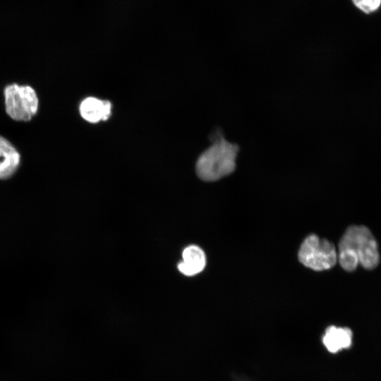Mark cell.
<instances>
[{"label": "cell", "mask_w": 381, "mask_h": 381, "mask_svg": "<svg viewBox=\"0 0 381 381\" xmlns=\"http://www.w3.org/2000/svg\"><path fill=\"white\" fill-rule=\"evenodd\" d=\"M353 5L365 14L375 12L381 6V0H351Z\"/></svg>", "instance_id": "9"}, {"label": "cell", "mask_w": 381, "mask_h": 381, "mask_svg": "<svg viewBox=\"0 0 381 381\" xmlns=\"http://www.w3.org/2000/svg\"><path fill=\"white\" fill-rule=\"evenodd\" d=\"M111 104L107 100L95 97H87L80 104L81 116L90 123H97L108 119L111 114Z\"/></svg>", "instance_id": "7"}, {"label": "cell", "mask_w": 381, "mask_h": 381, "mask_svg": "<svg viewBox=\"0 0 381 381\" xmlns=\"http://www.w3.org/2000/svg\"><path fill=\"white\" fill-rule=\"evenodd\" d=\"M21 155L6 138L0 135V180L11 178L18 171Z\"/></svg>", "instance_id": "5"}, {"label": "cell", "mask_w": 381, "mask_h": 381, "mask_svg": "<svg viewBox=\"0 0 381 381\" xmlns=\"http://www.w3.org/2000/svg\"><path fill=\"white\" fill-rule=\"evenodd\" d=\"M3 95L5 111L12 120L28 122L37 114L40 100L32 86L10 83L4 87Z\"/></svg>", "instance_id": "2"}, {"label": "cell", "mask_w": 381, "mask_h": 381, "mask_svg": "<svg viewBox=\"0 0 381 381\" xmlns=\"http://www.w3.org/2000/svg\"><path fill=\"white\" fill-rule=\"evenodd\" d=\"M352 334L346 327H329L322 338L323 344L327 349L336 353L342 349L349 348L351 344Z\"/></svg>", "instance_id": "8"}, {"label": "cell", "mask_w": 381, "mask_h": 381, "mask_svg": "<svg viewBox=\"0 0 381 381\" xmlns=\"http://www.w3.org/2000/svg\"><path fill=\"white\" fill-rule=\"evenodd\" d=\"M298 260L306 267L315 271H323L334 267L337 262V252L332 243L309 235L298 250Z\"/></svg>", "instance_id": "4"}, {"label": "cell", "mask_w": 381, "mask_h": 381, "mask_svg": "<svg viewBox=\"0 0 381 381\" xmlns=\"http://www.w3.org/2000/svg\"><path fill=\"white\" fill-rule=\"evenodd\" d=\"M183 260L178 264V270L183 274L191 277L201 272L206 264L205 254L202 248L190 245L182 253Z\"/></svg>", "instance_id": "6"}, {"label": "cell", "mask_w": 381, "mask_h": 381, "mask_svg": "<svg viewBox=\"0 0 381 381\" xmlns=\"http://www.w3.org/2000/svg\"><path fill=\"white\" fill-rule=\"evenodd\" d=\"M212 144L198 157L195 170L205 181H215L231 174L236 169L239 147L226 140L220 130L211 137Z\"/></svg>", "instance_id": "1"}, {"label": "cell", "mask_w": 381, "mask_h": 381, "mask_svg": "<svg viewBox=\"0 0 381 381\" xmlns=\"http://www.w3.org/2000/svg\"><path fill=\"white\" fill-rule=\"evenodd\" d=\"M339 247L353 250L359 260V265L367 270L375 268L380 262L378 246L372 232L363 225L350 226L341 236Z\"/></svg>", "instance_id": "3"}]
</instances>
